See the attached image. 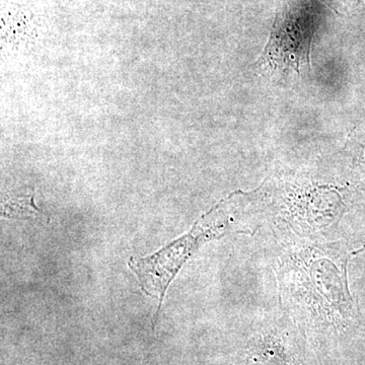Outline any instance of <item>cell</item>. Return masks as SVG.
I'll return each mask as SVG.
<instances>
[{"label": "cell", "mask_w": 365, "mask_h": 365, "mask_svg": "<svg viewBox=\"0 0 365 365\" xmlns=\"http://www.w3.org/2000/svg\"><path fill=\"white\" fill-rule=\"evenodd\" d=\"M316 18L309 0H283L263 58L274 67L292 66L297 72L300 66H309Z\"/></svg>", "instance_id": "obj_2"}, {"label": "cell", "mask_w": 365, "mask_h": 365, "mask_svg": "<svg viewBox=\"0 0 365 365\" xmlns=\"http://www.w3.org/2000/svg\"><path fill=\"white\" fill-rule=\"evenodd\" d=\"M323 1L339 13L341 11H346L347 9L356 6L360 0H323Z\"/></svg>", "instance_id": "obj_3"}, {"label": "cell", "mask_w": 365, "mask_h": 365, "mask_svg": "<svg viewBox=\"0 0 365 365\" xmlns=\"http://www.w3.org/2000/svg\"><path fill=\"white\" fill-rule=\"evenodd\" d=\"M222 203L199 218L191 230L169 246L145 258L133 259L129 267L138 277L145 294L160 300L158 311L170 282L197 249L204 242L223 237L230 230V220L220 210Z\"/></svg>", "instance_id": "obj_1"}]
</instances>
